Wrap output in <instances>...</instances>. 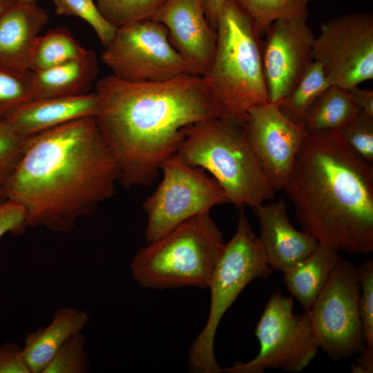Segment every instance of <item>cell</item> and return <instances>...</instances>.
Instances as JSON below:
<instances>
[{"label":"cell","instance_id":"cell-14","mask_svg":"<svg viewBox=\"0 0 373 373\" xmlns=\"http://www.w3.org/2000/svg\"><path fill=\"white\" fill-rule=\"evenodd\" d=\"M262 45V64L271 102L278 103L297 84L314 61L316 37L302 18L273 22Z\"/></svg>","mask_w":373,"mask_h":373},{"label":"cell","instance_id":"cell-35","mask_svg":"<svg viewBox=\"0 0 373 373\" xmlns=\"http://www.w3.org/2000/svg\"><path fill=\"white\" fill-rule=\"evenodd\" d=\"M348 91L361 112L373 117V90L358 88V86L348 89Z\"/></svg>","mask_w":373,"mask_h":373},{"label":"cell","instance_id":"cell-28","mask_svg":"<svg viewBox=\"0 0 373 373\" xmlns=\"http://www.w3.org/2000/svg\"><path fill=\"white\" fill-rule=\"evenodd\" d=\"M57 15L79 17L94 30L106 47L113 39L117 28L108 23L99 11L94 0H53Z\"/></svg>","mask_w":373,"mask_h":373},{"label":"cell","instance_id":"cell-27","mask_svg":"<svg viewBox=\"0 0 373 373\" xmlns=\"http://www.w3.org/2000/svg\"><path fill=\"white\" fill-rule=\"evenodd\" d=\"M34 99L30 70L22 72L0 64V119Z\"/></svg>","mask_w":373,"mask_h":373},{"label":"cell","instance_id":"cell-23","mask_svg":"<svg viewBox=\"0 0 373 373\" xmlns=\"http://www.w3.org/2000/svg\"><path fill=\"white\" fill-rule=\"evenodd\" d=\"M330 86L322 65L314 60L292 90L276 104L288 119L303 124L308 108Z\"/></svg>","mask_w":373,"mask_h":373},{"label":"cell","instance_id":"cell-34","mask_svg":"<svg viewBox=\"0 0 373 373\" xmlns=\"http://www.w3.org/2000/svg\"><path fill=\"white\" fill-rule=\"evenodd\" d=\"M0 373H32L23 348L11 342L0 345Z\"/></svg>","mask_w":373,"mask_h":373},{"label":"cell","instance_id":"cell-30","mask_svg":"<svg viewBox=\"0 0 373 373\" xmlns=\"http://www.w3.org/2000/svg\"><path fill=\"white\" fill-rule=\"evenodd\" d=\"M28 138L0 119V185L6 186L25 151Z\"/></svg>","mask_w":373,"mask_h":373},{"label":"cell","instance_id":"cell-15","mask_svg":"<svg viewBox=\"0 0 373 373\" xmlns=\"http://www.w3.org/2000/svg\"><path fill=\"white\" fill-rule=\"evenodd\" d=\"M151 19L166 27L171 44L191 73L203 76L213 59L217 32L206 18L202 0H165Z\"/></svg>","mask_w":373,"mask_h":373},{"label":"cell","instance_id":"cell-36","mask_svg":"<svg viewBox=\"0 0 373 373\" xmlns=\"http://www.w3.org/2000/svg\"><path fill=\"white\" fill-rule=\"evenodd\" d=\"M356 363H352L350 370L353 373L373 372V347L365 346L360 352Z\"/></svg>","mask_w":373,"mask_h":373},{"label":"cell","instance_id":"cell-4","mask_svg":"<svg viewBox=\"0 0 373 373\" xmlns=\"http://www.w3.org/2000/svg\"><path fill=\"white\" fill-rule=\"evenodd\" d=\"M216 32L213 59L202 77L220 119L242 127L250 108L271 102L263 70V41L236 0L225 1Z\"/></svg>","mask_w":373,"mask_h":373},{"label":"cell","instance_id":"cell-40","mask_svg":"<svg viewBox=\"0 0 373 373\" xmlns=\"http://www.w3.org/2000/svg\"><path fill=\"white\" fill-rule=\"evenodd\" d=\"M38 0H17V3H36Z\"/></svg>","mask_w":373,"mask_h":373},{"label":"cell","instance_id":"cell-17","mask_svg":"<svg viewBox=\"0 0 373 373\" xmlns=\"http://www.w3.org/2000/svg\"><path fill=\"white\" fill-rule=\"evenodd\" d=\"M99 108L100 99L96 92L36 98L23 104L3 119L19 134L28 138L68 122L96 117Z\"/></svg>","mask_w":373,"mask_h":373},{"label":"cell","instance_id":"cell-33","mask_svg":"<svg viewBox=\"0 0 373 373\" xmlns=\"http://www.w3.org/2000/svg\"><path fill=\"white\" fill-rule=\"evenodd\" d=\"M27 212L24 207L12 200L0 208V238L7 233L20 234L26 227Z\"/></svg>","mask_w":373,"mask_h":373},{"label":"cell","instance_id":"cell-3","mask_svg":"<svg viewBox=\"0 0 373 373\" xmlns=\"http://www.w3.org/2000/svg\"><path fill=\"white\" fill-rule=\"evenodd\" d=\"M283 190L296 221L320 244L354 255L373 251V164L338 131H307Z\"/></svg>","mask_w":373,"mask_h":373},{"label":"cell","instance_id":"cell-11","mask_svg":"<svg viewBox=\"0 0 373 373\" xmlns=\"http://www.w3.org/2000/svg\"><path fill=\"white\" fill-rule=\"evenodd\" d=\"M101 59L112 75L129 82H163L191 74L171 44L166 27L153 19L117 28L113 39L104 47Z\"/></svg>","mask_w":373,"mask_h":373},{"label":"cell","instance_id":"cell-13","mask_svg":"<svg viewBox=\"0 0 373 373\" xmlns=\"http://www.w3.org/2000/svg\"><path fill=\"white\" fill-rule=\"evenodd\" d=\"M246 138L276 191L283 190L307 133L269 102L252 107L242 126Z\"/></svg>","mask_w":373,"mask_h":373},{"label":"cell","instance_id":"cell-2","mask_svg":"<svg viewBox=\"0 0 373 373\" xmlns=\"http://www.w3.org/2000/svg\"><path fill=\"white\" fill-rule=\"evenodd\" d=\"M119 179L95 117H88L28 137L5 188L8 199L26 209V227L66 233L111 198Z\"/></svg>","mask_w":373,"mask_h":373},{"label":"cell","instance_id":"cell-39","mask_svg":"<svg viewBox=\"0 0 373 373\" xmlns=\"http://www.w3.org/2000/svg\"><path fill=\"white\" fill-rule=\"evenodd\" d=\"M5 186L0 185V208L8 201Z\"/></svg>","mask_w":373,"mask_h":373},{"label":"cell","instance_id":"cell-37","mask_svg":"<svg viewBox=\"0 0 373 373\" xmlns=\"http://www.w3.org/2000/svg\"><path fill=\"white\" fill-rule=\"evenodd\" d=\"M226 1L202 0L206 18L211 26L216 30L220 12Z\"/></svg>","mask_w":373,"mask_h":373},{"label":"cell","instance_id":"cell-10","mask_svg":"<svg viewBox=\"0 0 373 373\" xmlns=\"http://www.w3.org/2000/svg\"><path fill=\"white\" fill-rule=\"evenodd\" d=\"M357 267L342 260L307 311L319 347L334 361L365 347L358 301Z\"/></svg>","mask_w":373,"mask_h":373},{"label":"cell","instance_id":"cell-29","mask_svg":"<svg viewBox=\"0 0 373 373\" xmlns=\"http://www.w3.org/2000/svg\"><path fill=\"white\" fill-rule=\"evenodd\" d=\"M89 370L86 338L79 332L65 341L42 373H86Z\"/></svg>","mask_w":373,"mask_h":373},{"label":"cell","instance_id":"cell-38","mask_svg":"<svg viewBox=\"0 0 373 373\" xmlns=\"http://www.w3.org/2000/svg\"><path fill=\"white\" fill-rule=\"evenodd\" d=\"M17 3V0H0V18Z\"/></svg>","mask_w":373,"mask_h":373},{"label":"cell","instance_id":"cell-1","mask_svg":"<svg viewBox=\"0 0 373 373\" xmlns=\"http://www.w3.org/2000/svg\"><path fill=\"white\" fill-rule=\"evenodd\" d=\"M99 132L120 169L125 187L150 186L162 163L178 153L182 129L220 118L201 75L184 73L163 82H135L113 75L95 84Z\"/></svg>","mask_w":373,"mask_h":373},{"label":"cell","instance_id":"cell-24","mask_svg":"<svg viewBox=\"0 0 373 373\" xmlns=\"http://www.w3.org/2000/svg\"><path fill=\"white\" fill-rule=\"evenodd\" d=\"M86 50L67 29L50 30L37 38L30 57V70L38 71L56 66L82 56Z\"/></svg>","mask_w":373,"mask_h":373},{"label":"cell","instance_id":"cell-19","mask_svg":"<svg viewBox=\"0 0 373 373\" xmlns=\"http://www.w3.org/2000/svg\"><path fill=\"white\" fill-rule=\"evenodd\" d=\"M90 318L85 309L61 307L55 311L48 325L28 333L23 354L32 373H42L65 341L82 332Z\"/></svg>","mask_w":373,"mask_h":373},{"label":"cell","instance_id":"cell-22","mask_svg":"<svg viewBox=\"0 0 373 373\" xmlns=\"http://www.w3.org/2000/svg\"><path fill=\"white\" fill-rule=\"evenodd\" d=\"M361 113L347 89L331 85L308 108L303 125L308 132L340 131Z\"/></svg>","mask_w":373,"mask_h":373},{"label":"cell","instance_id":"cell-18","mask_svg":"<svg viewBox=\"0 0 373 373\" xmlns=\"http://www.w3.org/2000/svg\"><path fill=\"white\" fill-rule=\"evenodd\" d=\"M48 15L36 3H17L0 18V64L30 70L32 50Z\"/></svg>","mask_w":373,"mask_h":373},{"label":"cell","instance_id":"cell-12","mask_svg":"<svg viewBox=\"0 0 373 373\" xmlns=\"http://www.w3.org/2000/svg\"><path fill=\"white\" fill-rule=\"evenodd\" d=\"M313 59L331 85L345 89L373 79V15L347 13L321 23Z\"/></svg>","mask_w":373,"mask_h":373},{"label":"cell","instance_id":"cell-20","mask_svg":"<svg viewBox=\"0 0 373 373\" xmlns=\"http://www.w3.org/2000/svg\"><path fill=\"white\" fill-rule=\"evenodd\" d=\"M98 72L96 54L87 50L82 56L56 66L30 70V79L36 98L73 96L90 93Z\"/></svg>","mask_w":373,"mask_h":373},{"label":"cell","instance_id":"cell-32","mask_svg":"<svg viewBox=\"0 0 373 373\" xmlns=\"http://www.w3.org/2000/svg\"><path fill=\"white\" fill-rule=\"evenodd\" d=\"M361 285L358 301L363 338L366 346L373 347V260L357 267Z\"/></svg>","mask_w":373,"mask_h":373},{"label":"cell","instance_id":"cell-16","mask_svg":"<svg viewBox=\"0 0 373 373\" xmlns=\"http://www.w3.org/2000/svg\"><path fill=\"white\" fill-rule=\"evenodd\" d=\"M258 218L260 240L272 270L285 272L313 252L319 242L291 224L283 198L253 209Z\"/></svg>","mask_w":373,"mask_h":373},{"label":"cell","instance_id":"cell-6","mask_svg":"<svg viewBox=\"0 0 373 373\" xmlns=\"http://www.w3.org/2000/svg\"><path fill=\"white\" fill-rule=\"evenodd\" d=\"M224 244L209 212H204L141 248L130 267L134 278L145 288L205 289Z\"/></svg>","mask_w":373,"mask_h":373},{"label":"cell","instance_id":"cell-31","mask_svg":"<svg viewBox=\"0 0 373 373\" xmlns=\"http://www.w3.org/2000/svg\"><path fill=\"white\" fill-rule=\"evenodd\" d=\"M338 131L356 153L373 164V117L361 112Z\"/></svg>","mask_w":373,"mask_h":373},{"label":"cell","instance_id":"cell-21","mask_svg":"<svg viewBox=\"0 0 373 373\" xmlns=\"http://www.w3.org/2000/svg\"><path fill=\"white\" fill-rule=\"evenodd\" d=\"M339 251L318 244L303 260L283 272V282L291 296L307 312L342 260Z\"/></svg>","mask_w":373,"mask_h":373},{"label":"cell","instance_id":"cell-5","mask_svg":"<svg viewBox=\"0 0 373 373\" xmlns=\"http://www.w3.org/2000/svg\"><path fill=\"white\" fill-rule=\"evenodd\" d=\"M177 154L187 164L207 170L237 209H252L274 198V189L242 126L214 118L182 129Z\"/></svg>","mask_w":373,"mask_h":373},{"label":"cell","instance_id":"cell-7","mask_svg":"<svg viewBox=\"0 0 373 373\" xmlns=\"http://www.w3.org/2000/svg\"><path fill=\"white\" fill-rule=\"evenodd\" d=\"M244 209H239L236 231L224 244L210 278L209 318L189 354V366L193 372H222L223 368L216 360L214 340L224 314L250 282L267 278L272 274L260 238L253 231Z\"/></svg>","mask_w":373,"mask_h":373},{"label":"cell","instance_id":"cell-26","mask_svg":"<svg viewBox=\"0 0 373 373\" xmlns=\"http://www.w3.org/2000/svg\"><path fill=\"white\" fill-rule=\"evenodd\" d=\"M165 0H96L104 18L116 28L151 19Z\"/></svg>","mask_w":373,"mask_h":373},{"label":"cell","instance_id":"cell-8","mask_svg":"<svg viewBox=\"0 0 373 373\" xmlns=\"http://www.w3.org/2000/svg\"><path fill=\"white\" fill-rule=\"evenodd\" d=\"M255 334L260 352L247 363L237 362L223 369L227 373H262L267 369L289 372L304 370L319 348L308 313L294 312L293 297L271 294L258 322Z\"/></svg>","mask_w":373,"mask_h":373},{"label":"cell","instance_id":"cell-25","mask_svg":"<svg viewBox=\"0 0 373 373\" xmlns=\"http://www.w3.org/2000/svg\"><path fill=\"white\" fill-rule=\"evenodd\" d=\"M252 20L260 35L282 19H307L309 0H236Z\"/></svg>","mask_w":373,"mask_h":373},{"label":"cell","instance_id":"cell-9","mask_svg":"<svg viewBox=\"0 0 373 373\" xmlns=\"http://www.w3.org/2000/svg\"><path fill=\"white\" fill-rule=\"evenodd\" d=\"M160 171V184L143 204L147 215L145 238L148 243L199 213L229 203L224 190L213 178L186 163L177 153L162 163Z\"/></svg>","mask_w":373,"mask_h":373}]
</instances>
